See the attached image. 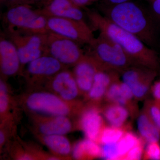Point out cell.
<instances>
[{
	"label": "cell",
	"mask_w": 160,
	"mask_h": 160,
	"mask_svg": "<svg viewBox=\"0 0 160 160\" xmlns=\"http://www.w3.org/2000/svg\"><path fill=\"white\" fill-rule=\"evenodd\" d=\"M86 14L92 27L118 44L135 64L157 70L160 60L154 49L134 35L124 30L95 10L87 9Z\"/></svg>",
	"instance_id": "6da1fadb"
},
{
	"label": "cell",
	"mask_w": 160,
	"mask_h": 160,
	"mask_svg": "<svg viewBox=\"0 0 160 160\" xmlns=\"http://www.w3.org/2000/svg\"><path fill=\"white\" fill-rule=\"evenodd\" d=\"M106 18L119 27L142 40L149 47L155 46L157 31L154 19L142 8L131 1L111 6L101 5Z\"/></svg>",
	"instance_id": "7a4b0ae2"
},
{
	"label": "cell",
	"mask_w": 160,
	"mask_h": 160,
	"mask_svg": "<svg viewBox=\"0 0 160 160\" xmlns=\"http://www.w3.org/2000/svg\"><path fill=\"white\" fill-rule=\"evenodd\" d=\"M89 46L87 54L100 69L115 72L121 74L125 69L136 65L123 49L105 35L100 33Z\"/></svg>",
	"instance_id": "3957f363"
},
{
	"label": "cell",
	"mask_w": 160,
	"mask_h": 160,
	"mask_svg": "<svg viewBox=\"0 0 160 160\" xmlns=\"http://www.w3.org/2000/svg\"><path fill=\"white\" fill-rule=\"evenodd\" d=\"M6 31L30 34H47V18L38 9L28 5H18L8 8L3 14Z\"/></svg>",
	"instance_id": "277c9868"
},
{
	"label": "cell",
	"mask_w": 160,
	"mask_h": 160,
	"mask_svg": "<svg viewBox=\"0 0 160 160\" xmlns=\"http://www.w3.org/2000/svg\"><path fill=\"white\" fill-rule=\"evenodd\" d=\"M48 33L30 34L6 31V36L16 47L22 66L46 55Z\"/></svg>",
	"instance_id": "5b68a950"
},
{
	"label": "cell",
	"mask_w": 160,
	"mask_h": 160,
	"mask_svg": "<svg viewBox=\"0 0 160 160\" xmlns=\"http://www.w3.org/2000/svg\"><path fill=\"white\" fill-rule=\"evenodd\" d=\"M46 55L66 66H75L86 55L78 43L52 32L48 34Z\"/></svg>",
	"instance_id": "8992f818"
},
{
	"label": "cell",
	"mask_w": 160,
	"mask_h": 160,
	"mask_svg": "<svg viewBox=\"0 0 160 160\" xmlns=\"http://www.w3.org/2000/svg\"><path fill=\"white\" fill-rule=\"evenodd\" d=\"M47 27L49 32L73 40L79 45H89L95 38L86 21L51 17L47 18Z\"/></svg>",
	"instance_id": "52a82bcc"
},
{
	"label": "cell",
	"mask_w": 160,
	"mask_h": 160,
	"mask_svg": "<svg viewBox=\"0 0 160 160\" xmlns=\"http://www.w3.org/2000/svg\"><path fill=\"white\" fill-rule=\"evenodd\" d=\"M25 104L30 111L49 116L69 115L72 105L58 95L46 92H37L26 98Z\"/></svg>",
	"instance_id": "ba28073f"
},
{
	"label": "cell",
	"mask_w": 160,
	"mask_h": 160,
	"mask_svg": "<svg viewBox=\"0 0 160 160\" xmlns=\"http://www.w3.org/2000/svg\"><path fill=\"white\" fill-rule=\"evenodd\" d=\"M122 81L131 89L135 99L142 100L147 97L158 71L145 66L133 65L121 73Z\"/></svg>",
	"instance_id": "9c48e42d"
},
{
	"label": "cell",
	"mask_w": 160,
	"mask_h": 160,
	"mask_svg": "<svg viewBox=\"0 0 160 160\" xmlns=\"http://www.w3.org/2000/svg\"><path fill=\"white\" fill-rule=\"evenodd\" d=\"M66 67L54 58L46 55L28 64L26 75L30 81H48L58 72L66 69Z\"/></svg>",
	"instance_id": "30bf717a"
},
{
	"label": "cell",
	"mask_w": 160,
	"mask_h": 160,
	"mask_svg": "<svg viewBox=\"0 0 160 160\" xmlns=\"http://www.w3.org/2000/svg\"><path fill=\"white\" fill-rule=\"evenodd\" d=\"M0 67L1 74L5 78L15 75L22 67L16 47L3 35L0 38Z\"/></svg>",
	"instance_id": "8fae6325"
},
{
	"label": "cell",
	"mask_w": 160,
	"mask_h": 160,
	"mask_svg": "<svg viewBox=\"0 0 160 160\" xmlns=\"http://www.w3.org/2000/svg\"><path fill=\"white\" fill-rule=\"evenodd\" d=\"M52 89L58 96L67 102H72L80 92L73 73L63 69L48 81Z\"/></svg>",
	"instance_id": "7c38bea8"
},
{
	"label": "cell",
	"mask_w": 160,
	"mask_h": 160,
	"mask_svg": "<svg viewBox=\"0 0 160 160\" xmlns=\"http://www.w3.org/2000/svg\"><path fill=\"white\" fill-rule=\"evenodd\" d=\"M46 17H59L85 21V14L70 0H51L41 9H38Z\"/></svg>",
	"instance_id": "4fadbf2b"
},
{
	"label": "cell",
	"mask_w": 160,
	"mask_h": 160,
	"mask_svg": "<svg viewBox=\"0 0 160 160\" xmlns=\"http://www.w3.org/2000/svg\"><path fill=\"white\" fill-rule=\"evenodd\" d=\"M101 112L96 106H89L83 111L80 120V127L86 137L97 142L106 126Z\"/></svg>",
	"instance_id": "5bb4252c"
},
{
	"label": "cell",
	"mask_w": 160,
	"mask_h": 160,
	"mask_svg": "<svg viewBox=\"0 0 160 160\" xmlns=\"http://www.w3.org/2000/svg\"><path fill=\"white\" fill-rule=\"evenodd\" d=\"M99 69L94 60L86 54L74 66L72 73L80 92L87 94L93 84L95 75Z\"/></svg>",
	"instance_id": "9a60e30c"
},
{
	"label": "cell",
	"mask_w": 160,
	"mask_h": 160,
	"mask_svg": "<svg viewBox=\"0 0 160 160\" xmlns=\"http://www.w3.org/2000/svg\"><path fill=\"white\" fill-rule=\"evenodd\" d=\"M119 73L114 71L99 69L97 72L93 83L87 97L92 101L99 102L105 98L106 91L114 81L119 78Z\"/></svg>",
	"instance_id": "2e32d148"
},
{
	"label": "cell",
	"mask_w": 160,
	"mask_h": 160,
	"mask_svg": "<svg viewBox=\"0 0 160 160\" xmlns=\"http://www.w3.org/2000/svg\"><path fill=\"white\" fill-rule=\"evenodd\" d=\"M39 119L38 129L42 135H64L71 131L72 128L71 122L66 116H49Z\"/></svg>",
	"instance_id": "e0dca14e"
},
{
	"label": "cell",
	"mask_w": 160,
	"mask_h": 160,
	"mask_svg": "<svg viewBox=\"0 0 160 160\" xmlns=\"http://www.w3.org/2000/svg\"><path fill=\"white\" fill-rule=\"evenodd\" d=\"M137 126L140 136L146 142H159L160 130L145 109L138 116Z\"/></svg>",
	"instance_id": "ac0fdd59"
},
{
	"label": "cell",
	"mask_w": 160,
	"mask_h": 160,
	"mask_svg": "<svg viewBox=\"0 0 160 160\" xmlns=\"http://www.w3.org/2000/svg\"><path fill=\"white\" fill-rule=\"evenodd\" d=\"M102 112L110 126L119 128L125 127V124L130 115L129 110L126 107L112 103L106 104Z\"/></svg>",
	"instance_id": "d6986e66"
},
{
	"label": "cell",
	"mask_w": 160,
	"mask_h": 160,
	"mask_svg": "<svg viewBox=\"0 0 160 160\" xmlns=\"http://www.w3.org/2000/svg\"><path fill=\"white\" fill-rule=\"evenodd\" d=\"M72 152L73 158L77 160L101 158L102 147L97 142L86 138L77 143Z\"/></svg>",
	"instance_id": "ffe728a7"
},
{
	"label": "cell",
	"mask_w": 160,
	"mask_h": 160,
	"mask_svg": "<svg viewBox=\"0 0 160 160\" xmlns=\"http://www.w3.org/2000/svg\"><path fill=\"white\" fill-rule=\"evenodd\" d=\"M121 81L116 80L109 86L106 91L105 99L108 103H115L124 106L129 110L130 114L134 115L137 113V105L126 99L123 95L121 88Z\"/></svg>",
	"instance_id": "44dd1931"
},
{
	"label": "cell",
	"mask_w": 160,
	"mask_h": 160,
	"mask_svg": "<svg viewBox=\"0 0 160 160\" xmlns=\"http://www.w3.org/2000/svg\"><path fill=\"white\" fill-rule=\"evenodd\" d=\"M43 143L52 151L61 156H67L71 151L69 140L63 135H42Z\"/></svg>",
	"instance_id": "7402d4cb"
},
{
	"label": "cell",
	"mask_w": 160,
	"mask_h": 160,
	"mask_svg": "<svg viewBox=\"0 0 160 160\" xmlns=\"http://www.w3.org/2000/svg\"><path fill=\"white\" fill-rule=\"evenodd\" d=\"M133 132L127 131L117 142L119 160H123L125 156L133 147L143 141Z\"/></svg>",
	"instance_id": "603a6c76"
},
{
	"label": "cell",
	"mask_w": 160,
	"mask_h": 160,
	"mask_svg": "<svg viewBox=\"0 0 160 160\" xmlns=\"http://www.w3.org/2000/svg\"><path fill=\"white\" fill-rule=\"evenodd\" d=\"M127 131L125 127L105 126L100 135L98 143L103 145L118 142Z\"/></svg>",
	"instance_id": "cb8c5ba5"
},
{
	"label": "cell",
	"mask_w": 160,
	"mask_h": 160,
	"mask_svg": "<svg viewBox=\"0 0 160 160\" xmlns=\"http://www.w3.org/2000/svg\"><path fill=\"white\" fill-rule=\"evenodd\" d=\"M144 109L160 130V102L154 99L149 100L146 102Z\"/></svg>",
	"instance_id": "d4e9b609"
},
{
	"label": "cell",
	"mask_w": 160,
	"mask_h": 160,
	"mask_svg": "<svg viewBox=\"0 0 160 160\" xmlns=\"http://www.w3.org/2000/svg\"><path fill=\"white\" fill-rule=\"evenodd\" d=\"M51 0H6L5 6L9 8L18 5H28L38 9H41L49 3Z\"/></svg>",
	"instance_id": "484cf974"
},
{
	"label": "cell",
	"mask_w": 160,
	"mask_h": 160,
	"mask_svg": "<svg viewBox=\"0 0 160 160\" xmlns=\"http://www.w3.org/2000/svg\"><path fill=\"white\" fill-rule=\"evenodd\" d=\"M147 143L148 144L143 153L144 159L160 160L159 142H153Z\"/></svg>",
	"instance_id": "4316f807"
},
{
	"label": "cell",
	"mask_w": 160,
	"mask_h": 160,
	"mask_svg": "<svg viewBox=\"0 0 160 160\" xmlns=\"http://www.w3.org/2000/svg\"><path fill=\"white\" fill-rule=\"evenodd\" d=\"M102 157L105 160H119L117 142L102 145Z\"/></svg>",
	"instance_id": "83f0119b"
},
{
	"label": "cell",
	"mask_w": 160,
	"mask_h": 160,
	"mask_svg": "<svg viewBox=\"0 0 160 160\" xmlns=\"http://www.w3.org/2000/svg\"><path fill=\"white\" fill-rule=\"evenodd\" d=\"M9 106L7 87L3 79L0 81V112L1 116L6 114Z\"/></svg>",
	"instance_id": "f1b7e54d"
},
{
	"label": "cell",
	"mask_w": 160,
	"mask_h": 160,
	"mask_svg": "<svg viewBox=\"0 0 160 160\" xmlns=\"http://www.w3.org/2000/svg\"><path fill=\"white\" fill-rule=\"evenodd\" d=\"M144 141H142L132 148L125 156L124 159L138 160L142 159L144 152Z\"/></svg>",
	"instance_id": "f546056e"
},
{
	"label": "cell",
	"mask_w": 160,
	"mask_h": 160,
	"mask_svg": "<svg viewBox=\"0 0 160 160\" xmlns=\"http://www.w3.org/2000/svg\"><path fill=\"white\" fill-rule=\"evenodd\" d=\"M150 6L152 15L155 20L160 21V0H146Z\"/></svg>",
	"instance_id": "4dcf8cb0"
},
{
	"label": "cell",
	"mask_w": 160,
	"mask_h": 160,
	"mask_svg": "<svg viewBox=\"0 0 160 160\" xmlns=\"http://www.w3.org/2000/svg\"><path fill=\"white\" fill-rule=\"evenodd\" d=\"M151 92L154 100L160 102V78L152 84Z\"/></svg>",
	"instance_id": "1f68e13d"
},
{
	"label": "cell",
	"mask_w": 160,
	"mask_h": 160,
	"mask_svg": "<svg viewBox=\"0 0 160 160\" xmlns=\"http://www.w3.org/2000/svg\"><path fill=\"white\" fill-rule=\"evenodd\" d=\"M130 1L131 0H103V4L102 5L105 6H114Z\"/></svg>",
	"instance_id": "d6a6232c"
},
{
	"label": "cell",
	"mask_w": 160,
	"mask_h": 160,
	"mask_svg": "<svg viewBox=\"0 0 160 160\" xmlns=\"http://www.w3.org/2000/svg\"><path fill=\"white\" fill-rule=\"evenodd\" d=\"M75 5L81 8H84L92 4L90 0H70Z\"/></svg>",
	"instance_id": "836d02e7"
},
{
	"label": "cell",
	"mask_w": 160,
	"mask_h": 160,
	"mask_svg": "<svg viewBox=\"0 0 160 160\" xmlns=\"http://www.w3.org/2000/svg\"><path fill=\"white\" fill-rule=\"evenodd\" d=\"M6 141V135L3 131L1 130L0 132V144L1 146L3 145Z\"/></svg>",
	"instance_id": "e575fe53"
},
{
	"label": "cell",
	"mask_w": 160,
	"mask_h": 160,
	"mask_svg": "<svg viewBox=\"0 0 160 160\" xmlns=\"http://www.w3.org/2000/svg\"><path fill=\"white\" fill-rule=\"evenodd\" d=\"M6 2V0H0V3H1V5H5Z\"/></svg>",
	"instance_id": "d590c367"
},
{
	"label": "cell",
	"mask_w": 160,
	"mask_h": 160,
	"mask_svg": "<svg viewBox=\"0 0 160 160\" xmlns=\"http://www.w3.org/2000/svg\"><path fill=\"white\" fill-rule=\"evenodd\" d=\"M90 1H91L92 3L93 2H97V1H99V0H90Z\"/></svg>",
	"instance_id": "8d00e7d4"
}]
</instances>
